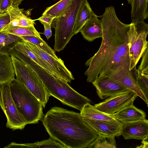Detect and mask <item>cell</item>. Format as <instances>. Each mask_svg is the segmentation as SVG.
Here are the masks:
<instances>
[{"mask_svg":"<svg viewBox=\"0 0 148 148\" xmlns=\"http://www.w3.org/2000/svg\"><path fill=\"white\" fill-rule=\"evenodd\" d=\"M98 17L102 21V42L97 51L85 63L88 66L84 74L87 81L92 83L98 77L107 76L134 91L137 86L130 70L128 32L130 24L121 22L112 6L106 8Z\"/></svg>","mask_w":148,"mask_h":148,"instance_id":"6da1fadb","label":"cell"},{"mask_svg":"<svg viewBox=\"0 0 148 148\" xmlns=\"http://www.w3.org/2000/svg\"><path fill=\"white\" fill-rule=\"evenodd\" d=\"M42 120L50 137L67 148H88L98 136L80 113L60 107L51 108Z\"/></svg>","mask_w":148,"mask_h":148,"instance_id":"7a4b0ae2","label":"cell"},{"mask_svg":"<svg viewBox=\"0 0 148 148\" xmlns=\"http://www.w3.org/2000/svg\"><path fill=\"white\" fill-rule=\"evenodd\" d=\"M22 61L37 74L50 96L63 104L81 111L85 104L91 103L90 99L76 92L67 82L54 76L28 56H25Z\"/></svg>","mask_w":148,"mask_h":148,"instance_id":"3957f363","label":"cell"},{"mask_svg":"<svg viewBox=\"0 0 148 148\" xmlns=\"http://www.w3.org/2000/svg\"><path fill=\"white\" fill-rule=\"evenodd\" d=\"M9 84L14 102L27 124L42 120L44 116L42 106L26 86L15 78Z\"/></svg>","mask_w":148,"mask_h":148,"instance_id":"277c9868","label":"cell"},{"mask_svg":"<svg viewBox=\"0 0 148 148\" xmlns=\"http://www.w3.org/2000/svg\"><path fill=\"white\" fill-rule=\"evenodd\" d=\"M86 0H72L64 12L54 18L51 27L55 29L54 50H63L74 35L73 28L78 12Z\"/></svg>","mask_w":148,"mask_h":148,"instance_id":"5b68a950","label":"cell"},{"mask_svg":"<svg viewBox=\"0 0 148 148\" xmlns=\"http://www.w3.org/2000/svg\"><path fill=\"white\" fill-rule=\"evenodd\" d=\"M11 58L16 79L23 83L44 108L50 95L35 72L17 58Z\"/></svg>","mask_w":148,"mask_h":148,"instance_id":"8992f818","label":"cell"},{"mask_svg":"<svg viewBox=\"0 0 148 148\" xmlns=\"http://www.w3.org/2000/svg\"><path fill=\"white\" fill-rule=\"evenodd\" d=\"M148 25L144 21L132 22L128 32L130 57V70H135L136 66L148 47L147 38Z\"/></svg>","mask_w":148,"mask_h":148,"instance_id":"52a82bcc","label":"cell"},{"mask_svg":"<svg viewBox=\"0 0 148 148\" xmlns=\"http://www.w3.org/2000/svg\"><path fill=\"white\" fill-rule=\"evenodd\" d=\"M2 109L7 119L6 126L13 130H22L27 124L18 111L12 98L9 83L0 84Z\"/></svg>","mask_w":148,"mask_h":148,"instance_id":"ba28073f","label":"cell"},{"mask_svg":"<svg viewBox=\"0 0 148 148\" xmlns=\"http://www.w3.org/2000/svg\"><path fill=\"white\" fill-rule=\"evenodd\" d=\"M35 55L41 58L50 66L58 78L70 83L74 80L71 72L67 68L64 62L60 58L56 59L47 53L36 45L22 40Z\"/></svg>","mask_w":148,"mask_h":148,"instance_id":"9c48e42d","label":"cell"},{"mask_svg":"<svg viewBox=\"0 0 148 148\" xmlns=\"http://www.w3.org/2000/svg\"><path fill=\"white\" fill-rule=\"evenodd\" d=\"M137 96L134 92L129 91L107 98L94 106L103 112L112 114L133 103Z\"/></svg>","mask_w":148,"mask_h":148,"instance_id":"30bf717a","label":"cell"},{"mask_svg":"<svg viewBox=\"0 0 148 148\" xmlns=\"http://www.w3.org/2000/svg\"><path fill=\"white\" fill-rule=\"evenodd\" d=\"M92 83L101 99L131 91L119 82L107 76L98 77Z\"/></svg>","mask_w":148,"mask_h":148,"instance_id":"8fae6325","label":"cell"},{"mask_svg":"<svg viewBox=\"0 0 148 148\" xmlns=\"http://www.w3.org/2000/svg\"><path fill=\"white\" fill-rule=\"evenodd\" d=\"M82 118L98 135L114 137L121 135L123 125L117 120L100 121Z\"/></svg>","mask_w":148,"mask_h":148,"instance_id":"7c38bea8","label":"cell"},{"mask_svg":"<svg viewBox=\"0 0 148 148\" xmlns=\"http://www.w3.org/2000/svg\"><path fill=\"white\" fill-rule=\"evenodd\" d=\"M121 135L125 140L148 139V121L143 120L122 124Z\"/></svg>","mask_w":148,"mask_h":148,"instance_id":"4fadbf2b","label":"cell"},{"mask_svg":"<svg viewBox=\"0 0 148 148\" xmlns=\"http://www.w3.org/2000/svg\"><path fill=\"white\" fill-rule=\"evenodd\" d=\"M93 12L79 31L84 39L92 42L103 35L102 21Z\"/></svg>","mask_w":148,"mask_h":148,"instance_id":"5bb4252c","label":"cell"},{"mask_svg":"<svg viewBox=\"0 0 148 148\" xmlns=\"http://www.w3.org/2000/svg\"><path fill=\"white\" fill-rule=\"evenodd\" d=\"M112 115L122 124L143 120L146 117L145 112L135 107L133 103Z\"/></svg>","mask_w":148,"mask_h":148,"instance_id":"9a60e30c","label":"cell"},{"mask_svg":"<svg viewBox=\"0 0 148 148\" xmlns=\"http://www.w3.org/2000/svg\"><path fill=\"white\" fill-rule=\"evenodd\" d=\"M15 73L11 56L0 49V84L9 83L14 78Z\"/></svg>","mask_w":148,"mask_h":148,"instance_id":"2e32d148","label":"cell"},{"mask_svg":"<svg viewBox=\"0 0 148 148\" xmlns=\"http://www.w3.org/2000/svg\"><path fill=\"white\" fill-rule=\"evenodd\" d=\"M7 12L10 15L11 21L6 26L29 27L34 25L36 20H32L26 14V12L23 9L10 6Z\"/></svg>","mask_w":148,"mask_h":148,"instance_id":"e0dca14e","label":"cell"},{"mask_svg":"<svg viewBox=\"0 0 148 148\" xmlns=\"http://www.w3.org/2000/svg\"><path fill=\"white\" fill-rule=\"evenodd\" d=\"M148 0H132L131 18L132 22L144 21L148 17Z\"/></svg>","mask_w":148,"mask_h":148,"instance_id":"ac0fdd59","label":"cell"},{"mask_svg":"<svg viewBox=\"0 0 148 148\" xmlns=\"http://www.w3.org/2000/svg\"><path fill=\"white\" fill-rule=\"evenodd\" d=\"M80 113L82 118L95 120L111 121L116 120L112 116V114L103 112L90 103L85 104Z\"/></svg>","mask_w":148,"mask_h":148,"instance_id":"d6986e66","label":"cell"},{"mask_svg":"<svg viewBox=\"0 0 148 148\" xmlns=\"http://www.w3.org/2000/svg\"><path fill=\"white\" fill-rule=\"evenodd\" d=\"M22 40L16 42L14 48L28 56L37 64L45 69L54 76L58 78L52 69L47 63L41 58L36 55L32 52L28 47L22 41Z\"/></svg>","mask_w":148,"mask_h":148,"instance_id":"ffe728a7","label":"cell"},{"mask_svg":"<svg viewBox=\"0 0 148 148\" xmlns=\"http://www.w3.org/2000/svg\"><path fill=\"white\" fill-rule=\"evenodd\" d=\"M93 12L88 1L86 0L82 4L77 15L73 28L74 35L79 32L81 28Z\"/></svg>","mask_w":148,"mask_h":148,"instance_id":"44dd1931","label":"cell"},{"mask_svg":"<svg viewBox=\"0 0 148 148\" xmlns=\"http://www.w3.org/2000/svg\"><path fill=\"white\" fill-rule=\"evenodd\" d=\"M21 147L24 148H67L62 144L50 137L48 139L32 143L17 144L12 143L5 148Z\"/></svg>","mask_w":148,"mask_h":148,"instance_id":"7402d4cb","label":"cell"},{"mask_svg":"<svg viewBox=\"0 0 148 148\" xmlns=\"http://www.w3.org/2000/svg\"><path fill=\"white\" fill-rule=\"evenodd\" d=\"M0 32L12 34L18 36H34L40 38V33L33 25L29 27L6 26Z\"/></svg>","mask_w":148,"mask_h":148,"instance_id":"603a6c76","label":"cell"},{"mask_svg":"<svg viewBox=\"0 0 148 148\" xmlns=\"http://www.w3.org/2000/svg\"><path fill=\"white\" fill-rule=\"evenodd\" d=\"M22 40L19 36L0 32V49L8 52L14 47L16 42Z\"/></svg>","mask_w":148,"mask_h":148,"instance_id":"cb8c5ba5","label":"cell"},{"mask_svg":"<svg viewBox=\"0 0 148 148\" xmlns=\"http://www.w3.org/2000/svg\"><path fill=\"white\" fill-rule=\"evenodd\" d=\"M72 0H61L46 8L42 15L48 14L54 18L58 17L65 10Z\"/></svg>","mask_w":148,"mask_h":148,"instance_id":"d4e9b609","label":"cell"},{"mask_svg":"<svg viewBox=\"0 0 148 148\" xmlns=\"http://www.w3.org/2000/svg\"><path fill=\"white\" fill-rule=\"evenodd\" d=\"M23 40L33 43L43 50L45 52L56 59L58 58L56 55L55 51L52 49L41 37L34 36L19 37Z\"/></svg>","mask_w":148,"mask_h":148,"instance_id":"484cf974","label":"cell"},{"mask_svg":"<svg viewBox=\"0 0 148 148\" xmlns=\"http://www.w3.org/2000/svg\"><path fill=\"white\" fill-rule=\"evenodd\" d=\"M115 137L98 135L88 148H116Z\"/></svg>","mask_w":148,"mask_h":148,"instance_id":"4316f807","label":"cell"},{"mask_svg":"<svg viewBox=\"0 0 148 148\" xmlns=\"http://www.w3.org/2000/svg\"><path fill=\"white\" fill-rule=\"evenodd\" d=\"M135 72L136 84L148 101V74L142 73L136 69Z\"/></svg>","mask_w":148,"mask_h":148,"instance_id":"83f0119b","label":"cell"},{"mask_svg":"<svg viewBox=\"0 0 148 148\" xmlns=\"http://www.w3.org/2000/svg\"><path fill=\"white\" fill-rule=\"evenodd\" d=\"M142 57V58L141 62L137 70L142 73L148 74V47L145 50Z\"/></svg>","mask_w":148,"mask_h":148,"instance_id":"f1b7e54d","label":"cell"},{"mask_svg":"<svg viewBox=\"0 0 148 148\" xmlns=\"http://www.w3.org/2000/svg\"><path fill=\"white\" fill-rule=\"evenodd\" d=\"M10 18L8 12L0 14V32L10 22Z\"/></svg>","mask_w":148,"mask_h":148,"instance_id":"f546056e","label":"cell"},{"mask_svg":"<svg viewBox=\"0 0 148 148\" xmlns=\"http://www.w3.org/2000/svg\"><path fill=\"white\" fill-rule=\"evenodd\" d=\"M11 5V0H0V14L7 12L8 8Z\"/></svg>","mask_w":148,"mask_h":148,"instance_id":"4dcf8cb0","label":"cell"},{"mask_svg":"<svg viewBox=\"0 0 148 148\" xmlns=\"http://www.w3.org/2000/svg\"><path fill=\"white\" fill-rule=\"evenodd\" d=\"M44 26V31L43 33L48 40L52 36V33L51 29V25L48 23L40 22Z\"/></svg>","mask_w":148,"mask_h":148,"instance_id":"1f68e13d","label":"cell"},{"mask_svg":"<svg viewBox=\"0 0 148 148\" xmlns=\"http://www.w3.org/2000/svg\"><path fill=\"white\" fill-rule=\"evenodd\" d=\"M54 18L52 16L48 14L42 15V16L36 20H38L40 22L46 23L51 25Z\"/></svg>","mask_w":148,"mask_h":148,"instance_id":"d6a6232c","label":"cell"},{"mask_svg":"<svg viewBox=\"0 0 148 148\" xmlns=\"http://www.w3.org/2000/svg\"><path fill=\"white\" fill-rule=\"evenodd\" d=\"M23 0H11V6L14 7H18V6L21 4Z\"/></svg>","mask_w":148,"mask_h":148,"instance_id":"836d02e7","label":"cell"},{"mask_svg":"<svg viewBox=\"0 0 148 148\" xmlns=\"http://www.w3.org/2000/svg\"><path fill=\"white\" fill-rule=\"evenodd\" d=\"M148 139L142 140V144L139 146H138L136 148H148Z\"/></svg>","mask_w":148,"mask_h":148,"instance_id":"e575fe53","label":"cell"},{"mask_svg":"<svg viewBox=\"0 0 148 148\" xmlns=\"http://www.w3.org/2000/svg\"><path fill=\"white\" fill-rule=\"evenodd\" d=\"M0 106L1 108L2 107V102H1V94L0 93Z\"/></svg>","mask_w":148,"mask_h":148,"instance_id":"d590c367","label":"cell"},{"mask_svg":"<svg viewBox=\"0 0 148 148\" xmlns=\"http://www.w3.org/2000/svg\"><path fill=\"white\" fill-rule=\"evenodd\" d=\"M128 3L130 4V5L132 2V0H127Z\"/></svg>","mask_w":148,"mask_h":148,"instance_id":"8d00e7d4","label":"cell"},{"mask_svg":"<svg viewBox=\"0 0 148 148\" xmlns=\"http://www.w3.org/2000/svg\"></svg>","mask_w":148,"mask_h":148,"instance_id":"74e56055","label":"cell"}]
</instances>
